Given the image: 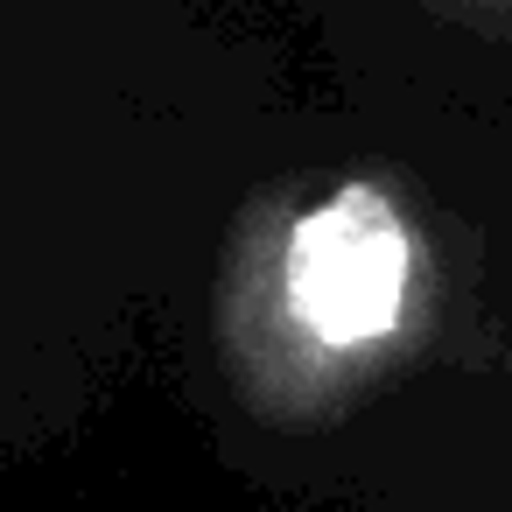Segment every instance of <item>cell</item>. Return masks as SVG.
Here are the masks:
<instances>
[{
	"label": "cell",
	"instance_id": "6da1fadb",
	"mask_svg": "<svg viewBox=\"0 0 512 512\" xmlns=\"http://www.w3.org/2000/svg\"><path fill=\"white\" fill-rule=\"evenodd\" d=\"M281 288L288 316L330 351H365L393 337L414 288V232L400 204L372 183H344L337 197H323L288 232Z\"/></svg>",
	"mask_w": 512,
	"mask_h": 512
}]
</instances>
